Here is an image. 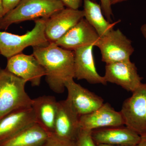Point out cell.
<instances>
[{
    "instance_id": "11",
    "label": "cell",
    "mask_w": 146,
    "mask_h": 146,
    "mask_svg": "<svg viewBox=\"0 0 146 146\" xmlns=\"http://www.w3.org/2000/svg\"><path fill=\"white\" fill-rule=\"evenodd\" d=\"M68 99L80 116L87 115L98 109L104 104L100 96L76 83L74 79L66 82Z\"/></svg>"
},
{
    "instance_id": "2",
    "label": "cell",
    "mask_w": 146,
    "mask_h": 146,
    "mask_svg": "<svg viewBox=\"0 0 146 146\" xmlns=\"http://www.w3.org/2000/svg\"><path fill=\"white\" fill-rule=\"evenodd\" d=\"M65 8L62 0H22L17 6L0 20V30L12 24L48 18Z\"/></svg>"
},
{
    "instance_id": "13",
    "label": "cell",
    "mask_w": 146,
    "mask_h": 146,
    "mask_svg": "<svg viewBox=\"0 0 146 146\" xmlns=\"http://www.w3.org/2000/svg\"><path fill=\"white\" fill-rule=\"evenodd\" d=\"M100 37L94 28L83 18L55 43L65 49L74 51L85 46H95Z\"/></svg>"
},
{
    "instance_id": "15",
    "label": "cell",
    "mask_w": 146,
    "mask_h": 146,
    "mask_svg": "<svg viewBox=\"0 0 146 146\" xmlns=\"http://www.w3.org/2000/svg\"><path fill=\"white\" fill-rule=\"evenodd\" d=\"M91 136L96 145L135 146L141 140V136L124 126L95 129L91 131Z\"/></svg>"
},
{
    "instance_id": "18",
    "label": "cell",
    "mask_w": 146,
    "mask_h": 146,
    "mask_svg": "<svg viewBox=\"0 0 146 146\" xmlns=\"http://www.w3.org/2000/svg\"><path fill=\"white\" fill-rule=\"evenodd\" d=\"M49 134L35 123L0 142V146H42Z\"/></svg>"
},
{
    "instance_id": "22",
    "label": "cell",
    "mask_w": 146,
    "mask_h": 146,
    "mask_svg": "<svg viewBox=\"0 0 146 146\" xmlns=\"http://www.w3.org/2000/svg\"><path fill=\"white\" fill-rule=\"evenodd\" d=\"M91 1H95L96 0ZM100 1L101 7L104 16L108 21L111 23L112 21V17L113 16L111 0H100Z\"/></svg>"
},
{
    "instance_id": "9",
    "label": "cell",
    "mask_w": 146,
    "mask_h": 146,
    "mask_svg": "<svg viewBox=\"0 0 146 146\" xmlns=\"http://www.w3.org/2000/svg\"><path fill=\"white\" fill-rule=\"evenodd\" d=\"M13 74L29 82L32 86H39L46 76L44 68L33 54H18L8 58L5 68Z\"/></svg>"
},
{
    "instance_id": "20",
    "label": "cell",
    "mask_w": 146,
    "mask_h": 146,
    "mask_svg": "<svg viewBox=\"0 0 146 146\" xmlns=\"http://www.w3.org/2000/svg\"><path fill=\"white\" fill-rule=\"evenodd\" d=\"M76 143V146H97L91 136V131L80 129Z\"/></svg>"
},
{
    "instance_id": "6",
    "label": "cell",
    "mask_w": 146,
    "mask_h": 146,
    "mask_svg": "<svg viewBox=\"0 0 146 146\" xmlns=\"http://www.w3.org/2000/svg\"><path fill=\"white\" fill-rule=\"evenodd\" d=\"M120 112L125 126L139 136H146V83L141 84L124 101Z\"/></svg>"
},
{
    "instance_id": "27",
    "label": "cell",
    "mask_w": 146,
    "mask_h": 146,
    "mask_svg": "<svg viewBox=\"0 0 146 146\" xmlns=\"http://www.w3.org/2000/svg\"><path fill=\"white\" fill-rule=\"evenodd\" d=\"M4 16L2 0H0V20Z\"/></svg>"
},
{
    "instance_id": "7",
    "label": "cell",
    "mask_w": 146,
    "mask_h": 146,
    "mask_svg": "<svg viewBox=\"0 0 146 146\" xmlns=\"http://www.w3.org/2000/svg\"><path fill=\"white\" fill-rule=\"evenodd\" d=\"M80 117L68 99L58 102L53 134L62 140L76 142L81 129Z\"/></svg>"
},
{
    "instance_id": "14",
    "label": "cell",
    "mask_w": 146,
    "mask_h": 146,
    "mask_svg": "<svg viewBox=\"0 0 146 146\" xmlns=\"http://www.w3.org/2000/svg\"><path fill=\"white\" fill-rule=\"evenodd\" d=\"M93 45L78 48L74 54L75 78L85 80L91 84L106 85L104 77L97 72L93 56Z\"/></svg>"
},
{
    "instance_id": "1",
    "label": "cell",
    "mask_w": 146,
    "mask_h": 146,
    "mask_svg": "<svg viewBox=\"0 0 146 146\" xmlns=\"http://www.w3.org/2000/svg\"><path fill=\"white\" fill-rule=\"evenodd\" d=\"M33 54L44 70L50 89L57 94L63 93L65 82L75 78L74 51L50 42L46 46L33 47Z\"/></svg>"
},
{
    "instance_id": "12",
    "label": "cell",
    "mask_w": 146,
    "mask_h": 146,
    "mask_svg": "<svg viewBox=\"0 0 146 146\" xmlns=\"http://www.w3.org/2000/svg\"><path fill=\"white\" fill-rule=\"evenodd\" d=\"M80 128L92 131L103 128L125 125L121 112L116 111L108 103H104L94 112L80 117Z\"/></svg>"
},
{
    "instance_id": "3",
    "label": "cell",
    "mask_w": 146,
    "mask_h": 146,
    "mask_svg": "<svg viewBox=\"0 0 146 146\" xmlns=\"http://www.w3.org/2000/svg\"><path fill=\"white\" fill-rule=\"evenodd\" d=\"M27 82L0 68V119L15 110L31 107L33 99L25 89Z\"/></svg>"
},
{
    "instance_id": "16",
    "label": "cell",
    "mask_w": 146,
    "mask_h": 146,
    "mask_svg": "<svg viewBox=\"0 0 146 146\" xmlns=\"http://www.w3.org/2000/svg\"><path fill=\"white\" fill-rule=\"evenodd\" d=\"M36 123L32 107L11 111L0 119V142Z\"/></svg>"
},
{
    "instance_id": "10",
    "label": "cell",
    "mask_w": 146,
    "mask_h": 146,
    "mask_svg": "<svg viewBox=\"0 0 146 146\" xmlns=\"http://www.w3.org/2000/svg\"><path fill=\"white\" fill-rule=\"evenodd\" d=\"M84 18L83 10L64 8L45 19V35L48 41L56 42Z\"/></svg>"
},
{
    "instance_id": "28",
    "label": "cell",
    "mask_w": 146,
    "mask_h": 146,
    "mask_svg": "<svg viewBox=\"0 0 146 146\" xmlns=\"http://www.w3.org/2000/svg\"><path fill=\"white\" fill-rule=\"evenodd\" d=\"M127 1H128V0H111V4H112V5H113L116 4Z\"/></svg>"
},
{
    "instance_id": "19",
    "label": "cell",
    "mask_w": 146,
    "mask_h": 146,
    "mask_svg": "<svg viewBox=\"0 0 146 146\" xmlns=\"http://www.w3.org/2000/svg\"><path fill=\"white\" fill-rule=\"evenodd\" d=\"M84 18L96 31L100 37L114 29L120 21L111 23L104 18L101 6L91 0H84Z\"/></svg>"
},
{
    "instance_id": "5",
    "label": "cell",
    "mask_w": 146,
    "mask_h": 146,
    "mask_svg": "<svg viewBox=\"0 0 146 146\" xmlns=\"http://www.w3.org/2000/svg\"><path fill=\"white\" fill-rule=\"evenodd\" d=\"M95 46L99 48L102 61L106 64L129 61L134 51L131 41L119 29L100 37Z\"/></svg>"
},
{
    "instance_id": "8",
    "label": "cell",
    "mask_w": 146,
    "mask_h": 146,
    "mask_svg": "<svg viewBox=\"0 0 146 146\" xmlns=\"http://www.w3.org/2000/svg\"><path fill=\"white\" fill-rule=\"evenodd\" d=\"M104 77L106 82L115 84L132 93L141 85L143 79L135 63L131 60L106 64Z\"/></svg>"
},
{
    "instance_id": "4",
    "label": "cell",
    "mask_w": 146,
    "mask_h": 146,
    "mask_svg": "<svg viewBox=\"0 0 146 146\" xmlns=\"http://www.w3.org/2000/svg\"><path fill=\"white\" fill-rule=\"evenodd\" d=\"M34 28L23 35L0 30V54L7 58L21 53L29 46L44 47L50 44L45 35V19L35 20Z\"/></svg>"
},
{
    "instance_id": "21",
    "label": "cell",
    "mask_w": 146,
    "mask_h": 146,
    "mask_svg": "<svg viewBox=\"0 0 146 146\" xmlns=\"http://www.w3.org/2000/svg\"><path fill=\"white\" fill-rule=\"evenodd\" d=\"M42 146H76V142L62 140L53 133H50L46 141Z\"/></svg>"
},
{
    "instance_id": "29",
    "label": "cell",
    "mask_w": 146,
    "mask_h": 146,
    "mask_svg": "<svg viewBox=\"0 0 146 146\" xmlns=\"http://www.w3.org/2000/svg\"><path fill=\"white\" fill-rule=\"evenodd\" d=\"M97 146H138V145L135 146H125V145H105V144H98Z\"/></svg>"
},
{
    "instance_id": "26",
    "label": "cell",
    "mask_w": 146,
    "mask_h": 146,
    "mask_svg": "<svg viewBox=\"0 0 146 146\" xmlns=\"http://www.w3.org/2000/svg\"><path fill=\"white\" fill-rule=\"evenodd\" d=\"M141 31L146 40V23L144 24L141 27Z\"/></svg>"
},
{
    "instance_id": "23",
    "label": "cell",
    "mask_w": 146,
    "mask_h": 146,
    "mask_svg": "<svg viewBox=\"0 0 146 146\" xmlns=\"http://www.w3.org/2000/svg\"><path fill=\"white\" fill-rule=\"evenodd\" d=\"M22 0H2L4 16L13 10Z\"/></svg>"
},
{
    "instance_id": "24",
    "label": "cell",
    "mask_w": 146,
    "mask_h": 146,
    "mask_svg": "<svg viewBox=\"0 0 146 146\" xmlns=\"http://www.w3.org/2000/svg\"><path fill=\"white\" fill-rule=\"evenodd\" d=\"M63 4L67 8L78 9L81 5L82 0H62Z\"/></svg>"
},
{
    "instance_id": "25",
    "label": "cell",
    "mask_w": 146,
    "mask_h": 146,
    "mask_svg": "<svg viewBox=\"0 0 146 146\" xmlns=\"http://www.w3.org/2000/svg\"><path fill=\"white\" fill-rule=\"evenodd\" d=\"M138 146H146V136H141V140Z\"/></svg>"
},
{
    "instance_id": "17",
    "label": "cell",
    "mask_w": 146,
    "mask_h": 146,
    "mask_svg": "<svg viewBox=\"0 0 146 146\" xmlns=\"http://www.w3.org/2000/svg\"><path fill=\"white\" fill-rule=\"evenodd\" d=\"M31 106L36 123L49 134L53 133L58 108L55 98L50 96L38 97L33 99Z\"/></svg>"
}]
</instances>
